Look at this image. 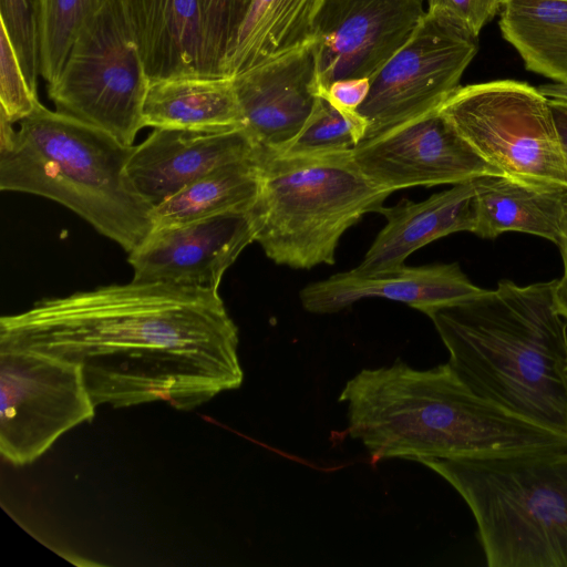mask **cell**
<instances>
[{
	"instance_id": "33",
	"label": "cell",
	"mask_w": 567,
	"mask_h": 567,
	"mask_svg": "<svg viewBox=\"0 0 567 567\" xmlns=\"http://www.w3.org/2000/svg\"><path fill=\"white\" fill-rule=\"evenodd\" d=\"M549 105L560 144L567 158V101L549 99Z\"/></svg>"
},
{
	"instance_id": "29",
	"label": "cell",
	"mask_w": 567,
	"mask_h": 567,
	"mask_svg": "<svg viewBox=\"0 0 567 567\" xmlns=\"http://www.w3.org/2000/svg\"><path fill=\"white\" fill-rule=\"evenodd\" d=\"M503 0H427V12L441 16L478 37L501 10Z\"/></svg>"
},
{
	"instance_id": "14",
	"label": "cell",
	"mask_w": 567,
	"mask_h": 567,
	"mask_svg": "<svg viewBox=\"0 0 567 567\" xmlns=\"http://www.w3.org/2000/svg\"><path fill=\"white\" fill-rule=\"evenodd\" d=\"M233 80L244 130L260 151H285L321 100L312 42Z\"/></svg>"
},
{
	"instance_id": "21",
	"label": "cell",
	"mask_w": 567,
	"mask_h": 567,
	"mask_svg": "<svg viewBox=\"0 0 567 567\" xmlns=\"http://www.w3.org/2000/svg\"><path fill=\"white\" fill-rule=\"evenodd\" d=\"M324 0H251L223 64L234 78L313 41Z\"/></svg>"
},
{
	"instance_id": "22",
	"label": "cell",
	"mask_w": 567,
	"mask_h": 567,
	"mask_svg": "<svg viewBox=\"0 0 567 567\" xmlns=\"http://www.w3.org/2000/svg\"><path fill=\"white\" fill-rule=\"evenodd\" d=\"M258 158L221 165L153 207L154 228L251 209L260 187Z\"/></svg>"
},
{
	"instance_id": "26",
	"label": "cell",
	"mask_w": 567,
	"mask_h": 567,
	"mask_svg": "<svg viewBox=\"0 0 567 567\" xmlns=\"http://www.w3.org/2000/svg\"><path fill=\"white\" fill-rule=\"evenodd\" d=\"M0 18L27 82L37 94L40 74L39 0H0Z\"/></svg>"
},
{
	"instance_id": "12",
	"label": "cell",
	"mask_w": 567,
	"mask_h": 567,
	"mask_svg": "<svg viewBox=\"0 0 567 567\" xmlns=\"http://www.w3.org/2000/svg\"><path fill=\"white\" fill-rule=\"evenodd\" d=\"M425 13L423 0H324L312 41L322 92L341 79L372 80Z\"/></svg>"
},
{
	"instance_id": "23",
	"label": "cell",
	"mask_w": 567,
	"mask_h": 567,
	"mask_svg": "<svg viewBox=\"0 0 567 567\" xmlns=\"http://www.w3.org/2000/svg\"><path fill=\"white\" fill-rule=\"evenodd\" d=\"M106 0H39L40 74L51 85L59 79L84 23Z\"/></svg>"
},
{
	"instance_id": "19",
	"label": "cell",
	"mask_w": 567,
	"mask_h": 567,
	"mask_svg": "<svg viewBox=\"0 0 567 567\" xmlns=\"http://www.w3.org/2000/svg\"><path fill=\"white\" fill-rule=\"evenodd\" d=\"M473 184L471 233L492 239L519 231L558 246L567 223V186L529 184L503 175L480 176Z\"/></svg>"
},
{
	"instance_id": "1",
	"label": "cell",
	"mask_w": 567,
	"mask_h": 567,
	"mask_svg": "<svg viewBox=\"0 0 567 567\" xmlns=\"http://www.w3.org/2000/svg\"><path fill=\"white\" fill-rule=\"evenodd\" d=\"M0 343L75 362L96 406L188 411L244 381L238 328L215 289L132 280L41 299L1 317Z\"/></svg>"
},
{
	"instance_id": "10",
	"label": "cell",
	"mask_w": 567,
	"mask_h": 567,
	"mask_svg": "<svg viewBox=\"0 0 567 567\" xmlns=\"http://www.w3.org/2000/svg\"><path fill=\"white\" fill-rule=\"evenodd\" d=\"M478 51V37L426 11L410 40L371 80L358 113L364 141L440 109L460 86Z\"/></svg>"
},
{
	"instance_id": "20",
	"label": "cell",
	"mask_w": 567,
	"mask_h": 567,
	"mask_svg": "<svg viewBox=\"0 0 567 567\" xmlns=\"http://www.w3.org/2000/svg\"><path fill=\"white\" fill-rule=\"evenodd\" d=\"M143 124L153 128L244 127L233 78L189 75L150 81Z\"/></svg>"
},
{
	"instance_id": "31",
	"label": "cell",
	"mask_w": 567,
	"mask_h": 567,
	"mask_svg": "<svg viewBox=\"0 0 567 567\" xmlns=\"http://www.w3.org/2000/svg\"><path fill=\"white\" fill-rule=\"evenodd\" d=\"M371 87L369 78H348L332 82L321 93L336 107L347 112H358Z\"/></svg>"
},
{
	"instance_id": "25",
	"label": "cell",
	"mask_w": 567,
	"mask_h": 567,
	"mask_svg": "<svg viewBox=\"0 0 567 567\" xmlns=\"http://www.w3.org/2000/svg\"><path fill=\"white\" fill-rule=\"evenodd\" d=\"M365 132L367 122L358 112L342 111L321 96L302 131L282 152H349L363 141Z\"/></svg>"
},
{
	"instance_id": "6",
	"label": "cell",
	"mask_w": 567,
	"mask_h": 567,
	"mask_svg": "<svg viewBox=\"0 0 567 567\" xmlns=\"http://www.w3.org/2000/svg\"><path fill=\"white\" fill-rule=\"evenodd\" d=\"M258 166L255 241L275 264L293 269L333 265L342 235L379 213L390 195L364 177L352 151H260Z\"/></svg>"
},
{
	"instance_id": "4",
	"label": "cell",
	"mask_w": 567,
	"mask_h": 567,
	"mask_svg": "<svg viewBox=\"0 0 567 567\" xmlns=\"http://www.w3.org/2000/svg\"><path fill=\"white\" fill-rule=\"evenodd\" d=\"M0 127L1 190L58 202L126 252L153 230V207L126 171L134 145L41 103L18 131L2 116Z\"/></svg>"
},
{
	"instance_id": "18",
	"label": "cell",
	"mask_w": 567,
	"mask_h": 567,
	"mask_svg": "<svg viewBox=\"0 0 567 567\" xmlns=\"http://www.w3.org/2000/svg\"><path fill=\"white\" fill-rule=\"evenodd\" d=\"M473 181L453 185L425 200H402L382 207L386 224L377 235L361 264L352 269L359 275L388 271L425 245L458 231H472L474 224Z\"/></svg>"
},
{
	"instance_id": "11",
	"label": "cell",
	"mask_w": 567,
	"mask_h": 567,
	"mask_svg": "<svg viewBox=\"0 0 567 567\" xmlns=\"http://www.w3.org/2000/svg\"><path fill=\"white\" fill-rule=\"evenodd\" d=\"M352 157L368 181L390 194L412 186L456 185L502 175L439 109L361 142Z\"/></svg>"
},
{
	"instance_id": "24",
	"label": "cell",
	"mask_w": 567,
	"mask_h": 567,
	"mask_svg": "<svg viewBox=\"0 0 567 567\" xmlns=\"http://www.w3.org/2000/svg\"><path fill=\"white\" fill-rule=\"evenodd\" d=\"M503 38L524 60L567 27V0H503Z\"/></svg>"
},
{
	"instance_id": "8",
	"label": "cell",
	"mask_w": 567,
	"mask_h": 567,
	"mask_svg": "<svg viewBox=\"0 0 567 567\" xmlns=\"http://www.w3.org/2000/svg\"><path fill=\"white\" fill-rule=\"evenodd\" d=\"M439 111L503 176L567 186V158L549 99L515 80L458 86Z\"/></svg>"
},
{
	"instance_id": "2",
	"label": "cell",
	"mask_w": 567,
	"mask_h": 567,
	"mask_svg": "<svg viewBox=\"0 0 567 567\" xmlns=\"http://www.w3.org/2000/svg\"><path fill=\"white\" fill-rule=\"evenodd\" d=\"M348 434L371 461L453 458L567 445L539 425L473 392L446 362L415 369L396 360L363 369L343 386Z\"/></svg>"
},
{
	"instance_id": "5",
	"label": "cell",
	"mask_w": 567,
	"mask_h": 567,
	"mask_svg": "<svg viewBox=\"0 0 567 567\" xmlns=\"http://www.w3.org/2000/svg\"><path fill=\"white\" fill-rule=\"evenodd\" d=\"M417 462L465 501L489 567H567V445Z\"/></svg>"
},
{
	"instance_id": "15",
	"label": "cell",
	"mask_w": 567,
	"mask_h": 567,
	"mask_svg": "<svg viewBox=\"0 0 567 567\" xmlns=\"http://www.w3.org/2000/svg\"><path fill=\"white\" fill-rule=\"evenodd\" d=\"M259 154L244 127L154 128L134 146L126 171L136 192L155 207L210 171Z\"/></svg>"
},
{
	"instance_id": "16",
	"label": "cell",
	"mask_w": 567,
	"mask_h": 567,
	"mask_svg": "<svg viewBox=\"0 0 567 567\" xmlns=\"http://www.w3.org/2000/svg\"><path fill=\"white\" fill-rule=\"evenodd\" d=\"M461 270L458 264L420 267L405 265L372 275L352 269L312 282L300 291L302 307L312 313L339 312L364 298H385L403 302L427 315L434 309L483 293Z\"/></svg>"
},
{
	"instance_id": "34",
	"label": "cell",
	"mask_w": 567,
	"mask_h": 567,
	"mask_svg": "<svg viewBox=\"0 0 567 567\" xmlns=\"http://www.w3.org/2000/svg\"><path fill=\"white\" fill-rule=\"evenodd\" d=\"M538 91L550 100L567 101V84L566 83H548L537 87Z\"/></svg>"
},
{
	"instance_id": "28",
	"label": "cell",
	"mask_w": 567,
	"mask_h": 567,
	"mask_svg": "<svg viewBox=\"0 0 567 567\" xmlns=\"http://www.w3.org/2000/svg\"><path fill=\"white\" fill-rule=\"evenodd\" d=\"M249 3L250 0H203L210 56L220 75Z\"/></svg>"
},
{
	"instance_id": "27",
	"label": "cell",
	"mask_w": 567,
	"mask_h": 567,
	"mask_svg": "<svg viewBox=\"0 0 567 567\" xmlns=\"http://www.w3.org/2000/svg\"><path fill=\"white\" fill-rule=\"evenodd\" d=\"M0 116L17 123L29 116L40 103L30 89L17 52L3 25L0 35Z\"/></svg>"
},
{
	"instance_id": "13",
	"label": "cell",
	"mask_w": 567,
	"mask_h": 567,
	"mask_svg": "<svg viewBox=\"0 0 567 567\" xmlns=\"http://www.w3.org/2000/svg\"><path fill=\"white\" fill-rule=\"evenodd\" d=\"M255 236L251 209L155 227L128 252L132 280L218 290L226 270Z\"/></svg>"
},
{
	"instance_id": "3",
	"label": "cell",
	"mask_w": 567,
	"mask_h": 567,
	"mask_svg": "<svg viewBox=\"0 0 567 567\" xmlns=\"http://www.w3.org/2000/svg\"><path fill=\"white\" fill-rule=\"evenodd\" d=\"M556 281L494 290L432 310L447 363L477 395L567 434V319Z\"/></svg>"
},
{
	"instance_id": "30",
	"label": "cell",
	"mask_w": 567,
	"mask_h": 567,
	"mask_svg": "<svg viewBox=\"0 0 567 567\" xmlns=\"http://www.w3.org/2000/svg\"><path fill=\"white\" fill-rule=\"evenodd\" d=\"M523 61L527 70L567 84V27Z\"/></svg>"
},
{
	"instance_id": "9",
	"label": "cell",
	"mask_w": 567,
	"mask_h": 567,
	"mask_svg": "<svg viewBox=\"0 0 567 567\" xmlns=\"http://www.w3.org/2000/svg\"><path fill=\"white\" fill-rule=\"evenodd\" d=\"M95 408L79 364L0 343V453L7 462L33 463L61 435L90 422Z\"/></svg>"
},
{
	"instance_id": "32",
	"label": "cell",
	"mask_w": 567,
	"mask_h": 567,
	"mask_svg": "<svg viewBox=\"0 0 567 567\" xmlns=\"http://www.w3.org/2000/svg\"><path fill=\"white\" fill-rule=\"evenodd\" d=\"M558 247L563 257L564 274L561 278L556 281L555 303L558 312L567 319V223Z\"/></svg>"
},
{
	"instance_id": "7",
	"label": "cell",
	"mask_w": 567,
	"mask_h": 567,
	"mask_svg": "<svg viewBox=\"0 0 567 567\" xmlns=\"http://www.w3.org/2000/svg\"><path fill=\"white\" fill-rule=\"evenodd\" d=\"M150 79L124 0H106L81 29L48 94L56 111L133 146Z\"/></svg>"
},
{
	"instance_id": "17",
	"label": "cell",
	"mask_w": 567,
	"mask_h": 567,
	"mask_svg": "<svg viewBox=\"0 0 567 567\" xmlns=\"http://www.w3.org/2000/svg\"><path fill=\"white\" fill-rule=\"evenodd\" d=\"M150 81L221 76L212 60L203 0H124Z\"/></svg>"
}]
</instances>
